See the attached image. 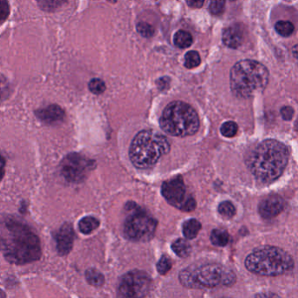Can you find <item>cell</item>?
Instances as JSON below:
<instances>
[{"instance_id": "cell-15", "label": "cell", "mask_w": 298, "mask_h": 298, "mask_svg": "<svg viewBox=\"0 0 298 298\" xmlns=\"http://www.w3.org/2000/svg\"><path fill=\"white\" fill-rule=\"evenodd\" d=\"M223 41L224 45L229 48L236 49L243 44V29L237 26L228 27L223 32Z\"/></svg>"}, {"instance_id": "cell-7", "label": "cell", "mask_w": 298, "mask_h": 298, "mask_svg": "<svg viewBox=\"0 0 298 298\" xmlns=\"http://www.w3.org/2000/svg\"><path fill=\"white\" fill-rule=\"evenodd\" d=\"M180 282L190 289H211L224 285L230 286L235 282V275L230 269L218 264L188 267L180 273Z\"/></svg>"}, {"instance_id": "cell-13", "label": "cell", "mask_w": 298, "mask_h": 298, "mask_svg": "<svg viewBox=\"0 0 298 298\" xmlns=\"http://www.w3.org/2000/svg\"><path fill=\"white\" fill-rule=\"evenodd\" d=\"M74 231L73 226L70 223H65L56 234L57 250L61 255H66L70 253L73 246Z\"/></svg>"}, {"instance_id": "cell-26", "label": "cell", "mask_w": 298, "mask_h": 298, "mask_svg": "<svg viewBox=\"0 0 298 298\" xmlns=\"http://www.w3.org/2000/svg\"><path fill=\"white\" fill-rule=\"evenodd\" d=\"M218 211L224 217L231 218L235 214V208L233 205V203L226 201V202H223L219 205Z\"/></svg>"}, {"instance_id": "cell-3", "label": "cell", "mask_w": 298, "mask_h": 298, "mask_svg": "<svg viewBox=\"0 0 298 298\" xmlns=\"http://www.w3.org/2000/svg\"><path fill=\"white\" fill-rule=\"evenodd\" d=\"M269 77V71L260 62L239 61L232 67L230 73L232 92L241 98H249L255 92L265 89Z\"/></svg>"}, {"instance_id": "cell-22", "label": "cell", "mask_w": 298, "mask_h": 298, "mask_svg": "<svg viewBox=\"0 0 298 298\" xmlns=\"http://www.w3.org/2000/svg\"><path fill=\"white\" fill-rule=\"evenodd\" d=\"M275 31L283 37H289L295 30L294 25L290 21H279L275 24Z\"/></svg>"}, {"instance_id": "cell-35", "label": "cell", "mask_w": 298, "mask_h": 298, "mask_svg": "<svg viewBox=\"0 0 298 298\" xmlns=\"http://www.w3.org/2000/svg\"><path fill=\"white\" fill-rule=\"evenodd\" d=\"M5 170H6V161L4 159V157L0 154V182H1V180L3 179L4 175H5Z\"/></svg>"}, {"instance_id": "cell-21", "label": "cell", "mask_w": 298, "mask_h": 298, "mask_svg": "<svg viewBox=\"0 0 298 298\" xmlns=\"http://www.w3.org/2000/svg\"><path fill=\"white\" fill-rule=\"evenodd\" d=\"M86 278L88 284L95 287L102 286L105 282L104 275L95 269H87Z\"/></svg>"}, {"instance_id": "cell-10", "label": "cell", "mask_w": 298, "mask_h": 298, "mask_svg": "<svg viewBox=\"0 0 298 298\" xmlns=\"http://www.w3.org/2000/svg\"><path fill=\"white\" fill-rule=\"evenodd\" d=\"M162 195L171 205L183 211H192L195 209V201L187 194V188L182 177H175L162 184Z\"/></svg>"}, {"instance_id": "cell-19", "label": "cell", "mask_w": 298, "mask_h": 298, "mask_svg": "<svg viewBox=\"0 0 298 298\" xmlns=\"http://www.w3.org/2000/svg\"><path fill=\"white\" fill-rule=\"evenodd\" d=\"M172 249L180 257H187L191 252V246L188 241L178 239L172 244Z\"/></svg>"}, {"instance_id": "cell-30", "label": "cell", "mask_w": 298, "mask_h": 298, "mask_svg": "<svg viewBox=\"0 0 298 298\" xmlns=\"http://www.w3.org/2000/svg\"><path fill=\"white\" fill-rule=\"evenodd\" d=\"M171 268H172V264H171L170 259L168 256L163 255L157 264V269H158L160 274L165 275L170 270Z\"/></svg>"}, {"instance_id": "cell-38", "label": "cell", "mask_w": 298, "mask_h": 298, "mask_svg": "<svg viewBox=\"0 0 298 298\" xmlns=\"http://www.w3.org/2000/svg\"><path fill=\"white\" fill-rule=\"evenodd\" d=\"M296 123H297V125H298V119H297V122H296Z\"/></svg>"}, {"instance_id": "cell-11", "label": "cell", "mask_w": 298, "mask_h": 298, "mask_svg": "<svg viewBox=\"0 0 298 298\" xmlns=\"http://www.w3.org/2000/svg\"><path fill=\"white\" fill-rule=\"evenodd\" d=\"M93 168V162L81 153H69L61 162V173L69 183H81Z\"/></svg>"}, {"instance_id": "cell-33", "label": "cell", "mask_w": 298, "mask_h": 298, "mask_svg": "<svg viewBox=\"0 0 298 298\" xmlns=\"http://www.w3.org/2000/svg\"><path fill=\"white\" fill-rule=\"evenodd\" d=\"M282 117L285 121H290L294 115V109L291 107H284L281 110Z\"/></svg>"}, {"instance_id": "cell-23", "label": "cell", "mask_w": 298, "mask_h": 298, "mask_svg": "<svg viewBox=\"0 0 298 298\" xmlns=\"http://www.w3.org/2000/svg\"><path fill=\"white\" fill-rule=\"evenodd\" d=\"M37 2L41 9L48 12H52L63 6L67 2V0H37Z\"/></svg>"}, {"instance_id": "cell-16", "label": "cell", "mask_w": 298, "mask_h": 298, "mask_svg": "<svg viewBox=\"0 0 298 298\" xmlns=\"http://www.w3.org/2000/svg\"><path fill=\"white\" fill-rule=\"evenodd\" d=\"M202 229L200 222L195 219H190L183 223V231L184 236L187 239H194Z\"/></svg>"}, {"instance_id": "cell-8", "label": "cell", "mask_w": 298, "mask_h": 298, "mask_svg": "<svg viewBox=\"0 0 298 298\" xmlns=\"http://www.w3.org/2000/svg\"><path fill=\"white\" fill-rule=\"evenodd\" d=\"M157 222L146 212L135 211L125 222L124 232L130 240L144 242L153 237Z\"/></svg>"}, {"instance_id": "cell-18", "label": "cell", "mask_w": 298, "mask_h": 298, "mask_svg": "<svg viewBox=\"0 0 298 298\" xmlns=\"http://www.w3.org/2000/svg\"><path fill=\"white\" fill-rule=\"evenodd\" d=\"M174 42L176 47L183 49L191 46L193 43V38L189 32L180 30L174 34Z\"/></svg>"}, {"instance_id": "cell-4", "label": "cell", "mask_w": 298, "mask_h": 298, "mask_svg": "<svg viewBox=\"0 0 298 298\" xmlns=\"http://www.w3.org/2000/svg\"><path fill=\"white\" fill-rule=\"evenodd\" d=\"M170 145L165 136L153 130L140 132L131 144L129 156L138 168H150L168 153Z\"/></svg>"}, {"instance_id": "cell-31", "label": "cell", "mask_w": 298, "mask_h": 298, "mask_svg": "<svg viewBox=\"0 0 298 298\" xmlns=\"http://www.w3.org/2000/svg\"><path fill=\"white\" fill-rule=\"evenodd\" d=\"M11 93V89L7 81L0 78V103L8 98Z\"/></svg>"}, {"instance_id": "cell-2", "label": "cell", "mask_w": 298, "mask_h": 298, "mask_svg": "<svg viewBox=\"0 0 298 298\" xmlns=\"http://www.w3.org/2000/svg\"><path fill=\"white\" fill-rule=\"evenodd\" d=\"M290 151L275 140L261 142L247 159V165L256 179L264 183L275 182L285 170Z\"/></svg>"}, {"instance_id": "cell-14", "label": "cell", "mask_w": 298, "mask_h": 298, "mask_svg": "<svg viewBox=\"0 0 298 298\" xmlns=\"http://www.w3.org/2000/svg\"><path fill=\"white\" fill-rule=\"evenodd\" d=\"M35 115L46 124H55L64 119L65 112L58 105H49L35 111Z\"/></svg>"}, {"instance_id": "cell-20", "label": "cell", "mask_w": 298, "mask_h": 298, "mask_svg": "<svg viewBox=\"0 0 298 298\" xmlns=\"http://www.w3.org/2000/svg\"><path fill=\"white\" fill-rule=\"evenodd\" d=\"M211 243L215 246H226L229 241V235L228 232L223 229H214L210 236Z\"/></svg>"}, {"instance_id": "cell-28", "label": "cell", "mask_w": 298, "mask_h": 298, "mask_svg": "<svg viewBox=\"0 0 298 298\" xmlns=\"http://www.w3.org/2000/svg\"><path fill=\"white\" fill-rule=\"evenodd\" d=\"M89 89L92 93L101 94L106 90V85L102 80L93 78L89 82Z\"/></svg>"}, {"instance_id": "cell-27", "label": "cell", "mask_w": 298, "mask_h": 298, "mask_svg": "<svg viewBox=\"0 0 298 298\" xmlns=\"http://www.w3.org/2000/svg\"><path fill=\"white\" fill-rule=\"evenodd\" d=\"M137 32L144 38H151L154 34V28L147 22H140L137 25Z\"/></svg>"}, {"instance_id": "cell-17", "label": "cell", "mask_w": 298, "mask_h": 298, "mask_svg": "<svg viewBox=\"0 0 298 298\" xmlns=\"http://www.w3.org/2000/svg\"><path fill=\"white\" fill-rule=\"evenodd\" d=\"M98 226H100V222H98V219H96L93 216L82 218L78 223V229L81 230V233L85 234L92 233L94 229L98 228Z\"/></svg>"}, {"instance_id": "cell-32", "label": "cell", "mask_w": 298, "mask_h": 298, "mask_svg": "<svg viewBox=\"0 0 298 298\" xmlns=\"http://www.w3.org/2000/svg\"><path fill=\"white\" fill-rule=\"evenodd\" d=\"M10 13L7 0H0V25L6 21Z\"/></svg>"}, {"instance_id": "cell-25", "label": "cell", "mask_w": 298, "mask_h": 298, "mask_svg": "<svg viewBox=\"0 0 298 298\" xmlns=\"http://www.w3.org/2000/svg\"><path fill=\"white\" fill-rule=\"evenodd\" d=\"M238 126L235 122H227L223 123L221 127V133L223 136L231 138L237 133Z\"/></svg>"}, {"instance_id": "cell-1", "label": "cell", "mask_w": 298, "mask_h": 298, "mask_svg": "<svg viewBox=\"0 0 298 298\" xmlns=\"http://www.w3.org/2000/svg\"><path fill=\"white\" fill-rule=\"evenodd\" d=\"M0 250L15 264L38 261L41 256L38 235L26 223L12 215L0 218Z\"/></svg>"}, {"instance_id": "cell-29", "label": "cell", "mask_w": 298, "mask_h": 298, "mask_svg": "<svg viewBox=\"0 0 298 298\" xmlns=\"http://www.w3.org/2000/svg\"><path fill=\"white\" fill-rule=\"evenodd\" d=\"M225 0H211L209 4V12L213 15H220L224 12Z\"/></svg>"}, {"instance_id": "cell-12", "label": "cell", "mask_w": 298, "mask_h": 298, "mask_svg": "<svg viewBox=\"0 0 298 298\" xmlns=\"http://www.w3.org/2000/svg\"><path fill=\"white\" fill-rule=\"evenodd\" d=\"M284 209V201L279 195L268 197L259 204V213L264 219H271L280 214Z\"/></svg>"}, {"instance_id": "cell-6", "label": "cell", "mask_w": 298, "mask_h": 298, "mask_svg": "<svg viewBox=\"0 0 298 298\" xmlns=\"http://www.w3.org/2000/svg\"><path fill=\"white\" fill-rule=\"evenodd\" d=\"M161 128L172 136L193 135L199 129V117L194 108L184 102H172L163 111Z\"/></svg>"}, {"instance_id": "cell-37", "label": "cell", "mask_w": 298, "mask_h": 298, "mask_svg": "<svg viewBox=\"0 0 298 298\" xmlns=\"http://www.w3.org/2000/svg\"><path fill=\"white\" fill-rule=\"evenodd\" d=\"M292 53L294 58H295V61H296V64H297L298 66V45H296V46L293 47Z\"/></svg>"}, {"instance_id": "cell-9", "label": "cell", "mask_w": 298, "mask_h": 298, "mask_svg": "<svg viewBox=\"0 0 298 298\" xmlns=\"http://www.w3.org/2000/svg\"><path fill=\"white\" fill-rule=\"evenodd\" d=\"M151 278L147 273L133 270L122 276L118 288L120 298H144L150 290Z\"/></svg>"}, {"instance_id": "cell-34", "label": "cell", "mask_w": 298, "mask_h": 298, "mask_svg": "<svg viewBox=\"0 0 298 298\" xmlns=\"http://www.w3.org/2000/svg\"><path fill=\"white\" fill-rule=\"evenodd\" d=\"M188 6H190L192 8H201L203 7V4L205 2V0H186Z\"/></svg>"}, {"instance_id": "cell-24", "label": "cell", "mask_w": 298, "mask_h": 298, "mask_svg": "<svg viewBox=\"0 0 298 298\" xmlns=\"http://www.w3.org/2000/svg\"><path fill=\"white\" fill-rule=\"evenodd\" d=\"M201 63V57L195 51L187 52L185 55V67L189 69L198 67Z\"/></svg>"}, {"instance_id": "cell-5", "label": "cell", "mask_w": 298, "mask_h": 298, "mask_svg": "<svg viewBox=\"0 0 298 298\" xmlns=\"http://www.w3.org/2000/svg\"><path fill=\"white\" fill-rule=\"evenodd\" d=\"M245 266L250 272L256 275L276 276L292 269L294 262L283 249L266 246L249 254L245 260Z\"/></svg>"}, {"instance_id": "cell-36", "label": "cell", "mask_w": 298, "mask_h": 298, "mask_svg": "<svg viewBox=\"0 0 298 298\" xmlns=\"http://www.w3.org/2000/svg\"><path fill=\"white\" fill-rule=\"evenodd\" d=\"M255 298H279L277 295H274V294H260L258 295Z\"/></svg>"}]
</instances>
